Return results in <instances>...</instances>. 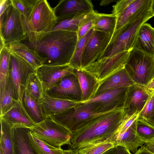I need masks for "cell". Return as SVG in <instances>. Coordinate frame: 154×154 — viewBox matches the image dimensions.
Masks as SVG:
<instances>
[{
  "label": "cell",
  "mask_w": 154,
  "mask_h": 154,
  "mask_svg": "<svg viewBox=\"0 0 154 154\" xmlns=\"http://www.w3.org/2000/svg\"><path fill=\"white\" fill-rule=\"evenodd\" d=\"M124 116L123 108L92 116L72 134L68 149L76 151L94 144L112 143Z\"/></svg>",
  "instance_id": "cell-1"
},
{
  "label": "cell",
  "mask_w": 154,
  "mask_h": 154,
  "mask_svg": "<svg viewBox=\"0 0 154 154\" xmlns=\"http://www.w3.org/2000/svg\"><path fill=\"white\" fill-rule=\"evenodd\" d=\"M27 35L25 44L45 60L43 65L69 64L78 40L77 32L61 30Z\"/></svg>",
  "instance_id": "cell-2"
},
{
  "label": "cell",
  "mask_w": 154,
  "mask_h": 154,
  "mask_svg": "<svg viewBox=\"0 0 154 154\" xmlns=\"http://www.w3.org/2000/svg\"><path fill=\"white\" fill-rule=\"evenodd\" d=\"M153 17L150 8L134 17L115 32L107 47L98 60L111 57L123 51H131L140 28Z\"/></svg>",
  "instance_id": "cell-3"
},
{
  "label": "cell",
  "mask_w": 154,
  "mask_h": 154,
  "mask_svg": "<svg viewBox=\"0 0 154 154\" xmlns=\"http://www.w3.org/2000/svg\"><path fill=\"white\" fill-rule=\"evenodd\" d=\"M26 32L25 20L12 2L0 15V40L6 46L22 42L27 40Z\"/></svg>",
  "instance_id": "cell-4"
},
{
  "label": "cell",
  "mask_w": 154,
  "mask_h": 154,
  "mask_svg": "<svg viewBox=\"0 0 154 154\" xmlns=\"http://www.w3.org/2000/svg\"><path fill=\"white\" fill-rule=\"evenodd\" d=\"M125 67L134 84L146 87L154 78V57L137 49L130 52Z\"/></svg>",
  "instance_id": "cell-5"
},
{
  "label": "cell",
  "mask_w": 154,
  "mask_h": 154,
  "mask_svg": "<svg viewBox=\"0 0 154 154\" xmlns=\"http://www.w3.org/2000/svg\"><path fill=\"white\" fill-rule=\"evenodd\" d=\"M30 131L35 137L57 148H61L65 145H68L72 134L69 131L50 116L30 128Z\"/></svg>",
  "instance_id": "cell-6"
},
{
  "label": "cell",
  "mask_w": 154,
  "mask_h": 154,
  "mask_svg": "<svg viewBox=\"0 0 154 154\" xmlns=\"http://www.w3.org/2000/svg\"><path fill=\"white\" fill-rule=\"evenodd\" d=\"M53 8L46 0H37L29 19L25 21L27 35L51 31L57 22Z\"/></svg>",
  "instance_id": "cell-7"
},
{
  "label": "cell",
  "mask_w": 154,
  "mask_h": 154,
  "mask_svg": "<svg viewBox=\"0 0 154 154\" xmlns=\"http://www.w3.org/2000/svg\"><path fill=\"white\" fill-rule=\"evenodd\" d=\"M95 107L91 102L81 103L61 113L50 116L56 122L72 133L86 120L97 114Z\"/></svg>",
  "instance_id": "cell-8"
},
{
  "label": "cell",
  "mask_w": 154,
  "mask_h": 154,
  "mask_svg": "<svg viewBox=\"0 0 154 154\" xmlns=\"http://www.w3.org/2000/svg\"><path fill=\"white\" fill-rule=\"evenodd\" d=\"M130 52L123 51L111 57L98 60L82 69L94 77L100 83L116 72L125 67Z\"/></svg>",
  "instance_id": "cell-9"
},
{
  "label": "cell",
  "mask_w": 154,
  "mask_h": 154,
  "mask_svg": "<svg viewBox=\"0 0 154 154\" xmlns=\"http://www.w3.org/2000/svg\"><path fill=\"white\" fill-rule=\"evenodd\" d=\"M35 71L36 69L28 62L11 51L9 77L14 84L18 101L22 104L28 77Z\"/></svg>",
  "instance_id": "cell-10"
},
{
  "label": "cell",
  "mask_w": 154,
  "mask_h": 154,
  "mask_svg": "<svg viewBox=\"0 0 154 154\" xmlns=\"http://www.w3.org/2000/svg\"><path fill=\"white\" fill-rule=\"evenodd\" d=\"M112 37L103 32L94 30L83 52L81 69L86 67L100 58L109 44Z\"/></svg>",
  "instance_id": "cell-11"
},
{
  "label": "cell",
  "mask_w": 154,
  "mask_h": 154,
  "mask_svg": "<svg viewBox=\"0 0 154 154\" xmlns=\"http://www.w3.org/2000/svg\"><path fill=\"white\" fill-rule=\"evenodd\" d=\"M128 87L121 88L107 91L81 103L91 102L95 106L97 113L115 109H123Z\"/></svg>",
  "instance_id": "cell-12"
},
{
  "label": "cell",
  "mask_w": 154,
  "mask_h": 154,
  "mask_svg": "<svg viewBox=\"0 0 154 154\" xmlns=\"http://www.w3.org/2000/svg\"><path fill=\"white\" fill-rule=\"evenodd\" d=\"M45 92L55 98L82 102V94L77 77L74 74L66 75Z\"/></svg>",
  "instance_id": "cell-13"
},
{
  "label": "cell",
  "mask_w": 154,
  "mask_h": 154,
  "mask_svg": "<svg viewBox=\"0 0 154 154\" xmlns=\"http://www.w3.org/2000/svg\"><path fill=\"white\" fill-rule=\"evenodd\" d=\"M152 94L144 86L134 84L129 87L123 107L124 117L139 114Z\"/></svg>",
  "instance_id": "cell-14"
},
{
  "label": "cell",
  "mask_w": 154,
  "mask_h": 154,
  "mask_svg": "<svg viewBox=\"0 0 154 154\" xmlns=\"http://www.w3.org/2000/svg\"><path fill=\"white\" fill-rule=\"evenodd\" d=\"M45 92L49 89L64 76L74 74V68L69 64L61 65H42L36 69Z\"/></svg>",
  "instance_id": "cell-15"
},
{
  "label": "cell",
  "mask_w": 154,
  "mask_h": 154,
  "mask_svg": "<svg viewBox=\"0 0 154 154\" xmlns=\"http://www.w3.org/2000/svg\"><path fill=\"white\" fill-rule=\"evenodd\" d=\"M89 0H62L53 8L57 19L90 13L94 10Z\"/></svg>",
  "instance_id": "cell-16"
},
{
  "label": "cell",
  "mask_w": 154,
  "mask_h": 154,
  "mask_svg": "<svg viewBox=\"0 0 154 154\" xmlns=\"http://www.w3.org/2000/svg\"><path fill=\"white\" fill-rule=\"evenodd\" d=\"M138 119L125 131L114 138L112 141L116 146H123L134 154L137 151L139 147L143 146L146 143L137 132Z\"/></svg>",
  "instance_id": "cell-17"
},
{
  "label": "cell",
  "mask_w": 154,
  "mask_h": 154,
  "mask_svg": "<svg viewBox=\"0 0 154 154\" xmlns=\"http://www.w3.org/2000/svg\"><path fill=\"white\" fill-rule=\"evenodd\" d=\"M134 84V82L125 67H124L102 82L95 96L111 90L128 87Z\"/></svg>",
  "instance_id": "cell-18"
},
{
  "label": "cell",
  "mask_w": 154,
  "mask_h": 154,
  "mask_svg": "<svg viewBox=\"0 0 154 154\" xmlns=\"http://www.w3.org/2000/svg\"><path fill=\"white\" fill-rule=\"evenodd\" d=\"M0 118L6 121L12 128L25 127L31 128L35 124L25 110L23 104L18 102Z\"/></svg>",
  "instance_id": "cell-19"
},
{
  "label": "cell",
  "mask_w": 154,
  "mask_h": 154,
  "mask_svg": "<svg viewBox=\"0 0 154 154\" xmlns=\"http://www.w3.org/2000/svg\"><path fill=\"white\" fill-rule=\"evenodd\" d=\"M154 57V28L145 23L140 28L133 48Z\"/></svg>",
  "instance_id": "cell-20"
},
{
  "label": "cell",
  "mask_w": 154,
  "mask_h": 154,
  "mask_svg": "<svg viewBox=\"0 0 154 154\" xmlns=\"http://www.w3.org/2000/svg\"><path fill=\"white\" fill-rule=\"evenodd\" d=\"M79 102L51 97L45 93L40 104L46 117L61 113L72 108Z\"/></svg>",
  "instance_id": "cell-21"
},
{
  "label": "cell",
  "mask_w": 154,
  "mask_h": 154,
  "mask_svg": "<svg viewBox=\"0 0 154 154\" xmlns=\"http://www.w3.org/2000/svg\"><path fill=\"white\" fill-rule=\"evenodd\" d=\"M74 73L77 77L79 82L82 94V101L87 100L95 97L100 82L82 69H74Z\"/></svg>",
  "instance_id": "cell-22"
},
{
  "label": "cell",
  "mask_w": 154,
  "mask_h": 154,
  "mask_svg": "<svg viewBox=\"0 0 154 154\" xmlns=\"http://www.w3.org/2000/svg\"><path fill=\"white\" fill-rule=\"evenodd\" d=\"M152 2V0H135L118 17L114 33L134 17L150 8Z\"/></svg>",
  "instance_id": "cell-23"
},
{
  "label": "cell",
  "mask_w": 154,
  "mask_h": 154,
  "mask_svg": "<svg viewBox=\"0 0 154 154\" xmlns=\"http://www.w3.org/2000/svg\"><path fill=\"white\" fill-rule=\"evenodd\" d=\"M10 50L22 58L36 69L43 65L45 60L35 50L22 42H17L7 46Z\"/></svg>",
  "instance_id": "cell-24"
},
{
  "label": "cell",
  "mask_w": 154,
  "mask_h": 154,
  "mask_svg": "<svg viewBox=\"0 0 154 154\" xmlns=\"http://www.w3.org/2000/svg\"><path fill=\"white\" fill-rule=\"evenodd\" d=\"M30 128H13L14 150L15 154H38L29 141Z\"/></svg>",
  "instance_id": "cell-25"
},
{
  "label": "cell",
  "mask_w": 154,
  "mask_h": 154,
  "mask_svg": "<svg viewBox=\"0 0 154 154\" xmlns=\"http://www.w3.org/2000/svg\"><path fill=\"white\" fill-rule=\"evenodd\" d=\"M0 116H1L18 102L14 84L9 77L4 89L0 94Z\"/></svg>",
  "instance_id": "cell-26"
},
{
  "label": "cell",
  "mask_w": 154,
  "mask_h": 154,
  "mask_svg": "<svg viewBox=\"0 0 154 154\" xmlns=\"http://www.w3.org/2000/svg\"><path fill=\"white\" fill-rule=\"evenodd\" d=\"M117 18L112 14L98 13L94 20L93 28L112 36L115 31Z\"/></svg>",
  "instance_id": "cell-27"
},
{
  "label": "cell",
  "mask_w": 154,
  "mask_h": 154,
  "mask_svg": "<svg viewBox=\"0 0 154 154\" xmlns=\"http://www.w3.org/2000/svg\"><path fill=\"white\" fill-rule=\"evenodd\" d=\"M22 103L25 110L35 124L42 122L46 118L40 105L25 91L23 97Z\"/></svg>",
  "instance_id": "cell-28"
},
{
  "label": "cell",
  "mask_w": 154,
  "mask_h": 154,
  "mask_svg": "<svg viewBox=\"0 0 154 154\" xmlns=\"http://www.w3.org/2000/svg\"><path fill=\"white\" fill-rule=\"evenodd\" d=\"M1 125L0 148L4 154H15L13 128L5 120L0 118Z\"/></svg>",
  "instance_id": "cell-29"
},
{
  "label": "cell",
  "mask_w": 154,
  "mask_h": 154,
  "mask_svg": "<svg viewBox=\"0 0 154 154\" xmlns=\"http://www.w3.org/2000/svg\"><path fill=\"white\" fill-rule=\"evenodd\" d=\"M25 91L37 103H41L45 92L35 72L28 76Z\"/></svg>",
  "instance_id": "cell-30"
},
{
  "label": "cell",
  "mask_w": 154,
  "mask_h": 154,
  "mask_svg": "<svg viewBox=\"0 0 154 154\" xmlns=\"http://www.w3.org/2000/svg\"><path fill=\"white\" fill-rule=\"evenodd\" d=\"M11 51L7 46H4L0 52V94L4 91L9 75Z\"/></svg>",
  "instance_id": "cell-31"
},
{
  "label": "cell",
  "mask_w": 154,
  "mask_h": 154,
  "mask_svg": "<svg viewBox=\"0 0 154 154\" xmlns=\"http://www.w3.org/2000/svg\"><path fill=\"white\" fill-rule=\"evenodd\" d=\"M89 13L57 19L51 31L61 30L77 32L81 22Z\"/></svg>",
  "instance_id": "cell-32"
},
{
  "label": "cell",
  "mask_w": 154,
  "mask_h": 154,
  "mask_svg": "<svg viewBox=\"0 0 154 154\" xmlns=\"http://www.w3.org/2000/svg\"><path fill=\"white\" fill-rule=\"evenodd\" d=\"M94 31V29H91L85 35L78 40L73 54L69 64L74 69L81 68L83 52L86 45Z\"/></svg>",
  "instance_id": "cell-33"
},
{
  "label": "cell",
  "mask_w": 154,
  "mask_h": 154,
  "mask_svg": "<svg viewBox=\"0 0 154 154\" xmlns=\"http://www.w3.org/2000/svg\"><path fill=\"white\" fill-rule=\"evenodd\" d=\"M29 141L38 154H63V149L54 147L35 137L30 131Z\"/></svg>",
  "instance_id": "cell-34"
},
{
  "label": "cell",
  "mask_w": 154,
  "mask_h": 154,
  "mask_svg": "<svg viewBox=\"0 0 154 154\" xmlns=\"http://www.w3.org/2000/svg\"><path fill=\"white\" fill-rule=\"evenodd\" d=\"M37 0H12V2L25 21L29 17Z\"/></svg>",
  "instance_id": "cell-35"
},
{
  "label": "cell",
  "mask_w": 154,
  "mask_h": 154,
  "mask_svg": "<svg viewBox=\"0 0 154 154\" xmlns=\"http://www.w3.org/2000/svg\"><path fill=\"white\" fill-rule=\"evenodd\" d=\"M98 13L97 12L93 10L89 13L82 21L77 32L78 40L83 37L93 28L94 22Z\"/></svg>",
  "instance_id": "cell-36"
},
{
  "label": "cell",
  "mask_w": 154,
  "mask_h": 154,
  "mask_svg": "<svg viewBox=\"0 0 154 154\" xmlns=\"http://www.w3.org/2000/svg\"><path fill=\"white\" fill-rule=\"evenodd\" d=\"M137 131L139 136L145 142L154 138V127L139 117Z\"/></svg>",
  "instance_id": "cell-37"
},
{
  "label": "cell",
  "mask_w": 154,
  "mask_h": 154,
  "mask_svg": "<svg viewBox=\"0 0 154 154\" xmlns=\"http://www.w3.org/2000/svg\"><path fill=\"white\" fill-rule=\"evenodd\" d=\"M115 146L112 143H104L93 145L76 151L79 154H102Z\"/></svg>",
  "instance_id": "cell-38"
},
{
  "label": "cell",
  "mask_w": 154,
  "mask_h": 154,
  "mask_svg": "<svg viewBox=\"0 0 154 154\" xmlns=\"http://www.w3.org/2000/svg\"><path fill=\"white\" fill-rule=\"evenodd\" d=\"M154 114V93H152L139 113V118L144 119H148L151 118Z\"/></svg>",
  "instance_id": "cell-39"
},
{
  "label": "cell",
  "mask_w": 154,
  "mask_h": 154,
  "mask_svg": "<svg viewBox=\"0 0 154 154\" xmlns=\"http://www.w3.org/2000/svg\"><path fill=\"white\" fill-rule=\"evenodd\" d=\"M139 116V114L136 113L128 117H124L118 129L113 136L112 143L114 138L125 131L132 125Z\"/></svg>",
  "instance_id": "cell-40"
},
{
  "label": "cell",
  "mask_w": 154,
  "mask_h": 154,
  "mask_svg": "<svg viewBox=\"0 0 154 154\" xmlns=\"http://www.w3.org/2000/svg\"><path fill=\"white\" fill-rule=\"evenodd\" d=\"M135 0H120L112 6V14L119 17Z\"/></svg>",
  "instance_id": "cell-41"
},
{
  "label": "cell",
  "mask_w": 154,
  "mask_h": 154,
  "mask_svg": "<svg viewBox=\"0 0 154 154\" xmlns=\"http://www.w3.org/2000/svg\"><path fill=\"white\" fill-rule=\"evenodd\" d=\"M102 154H132L125 147L121 146H116L107 150Z\"/></svg>",
  "instance_id": "cell-42"
},
{
  "label": "cell",
  "mask_w": 154,
  "mask_h": 154,
  "mask_svg": "<svg viewBox=\"0 0 154 154\" xmlns=\"http://www.w3.org/2000/svg\"><path fill=\"white\" fill-rule=\"evenodd\" d=\"M12 3V0H0V15L4 12Z\"/></svg>",
  "instance_id": "cell-43"
},
{
  "label": "cell",
  "mask_w": 154,
  "mask_h": 154,
  "mask_svg": "<svg viewBox=\"0 0 154 154\" xmlns=\"http://www.w3.org/2000/svg\"><path fill=\"white\" fill-rule=\"evenodd\" d=\"M145 146L149 151L154 154V138L146 141Z\"/></svg>",
  "instance_id": "cell-44"
},
{
  "label": "cell",
  "mask_w": 154,
  "mask_h": 154,
  "mask_svg": "<svg viewBox=\"0 0 154 154\" xmlns=\"http://www.w3.org/2000/svg\"><path fill=\"white\" fill-rule=\"evenodd\" d=\"M134 154H152L149 151L145 145L141 147Z\"/></svg>",
  "instance_id": "cell-45"
},
{
  "label": "cell",
  "mask_w": 154,
  "mask_h": 154,
  "mask_svg": "<svg viewBox=\"0 0 154 154\" xmlns=\"http://www.w3.org/2000/svg\"><path fill=\"white\" fill-rule=\"evenodd\" d=\"M146 87L152 93L154 92V78L148 83Z\"/></svg>",
  "instance_id": "cell-46"
},
{
  "label": "cell",
  "mask_w": 154,
  "mask_h": 154,
  "mask_svg": "<svg viewBox=\"0 0 154 154\" xmlns=\"http://www.w3.org/2000/svg\"><path fill=\"white\" fill-rule=\"evenodd\" d=\"M116 0H102L100 3V5L101 6H106L108 5L112 2H115Z\"/></svg>",
  "instance_id": "cell-47"
},
{
  "label": "cell",
  "mask_w": 154,
  "mask_h": 154,
  "mask_svg": "<svg viewBox=\"0 0 154 154\" xmlns=\"http://www.w3.org/2000/svg\"><path fill=\"white\" fill-rule=\"evenodd\" d=\"M63 154H79L76 151L68 149L63 150Z\"/></svg>",
  "instance_id": "cell-48"
},
{
  "label": "cell",
  "mask_w": 154,
  "mask_h": 154,
  "mask_svg": "<svg viewBox=\"0 0 154 154\" xmlns=\"http://www.w3.org/2000/svg\"><path fill=\"white\" fill-rule=\"evenodd\" d=\"M144 120L150 125L154 127V114L152 117L150 119H148Z\"/></svg>",
  "instance_id": "cell-49"
},
{
  "label": "cell",
  "mask_w": 154,
  "mask_h": 154,
  "mask_svg": "<svg viewBox=\"0 0 154 154\" xmlns=\"http://www.w3.org/2000/svg\"><path fill=\"white\" fill-rule=\"evenodd\" d=\"M151 13L154 16V0H152L151 6Z\"/></svg>",
  "instance_id": "cell-50"
},
{
  "label": "cell",
  "mask_w": 154,
  "mask_h": 154,
  "mask_svg": "<svg viewBox=\"0 0 154 154\" xmlns=\"http://www.w3.org/2000/svg\"><path fill=\"white\" fill-rule=\"evenodd\" d=\"M0 154H4L2 149L0 148Z\"/></svg>",
  "instance_id": "cell-51"
},
{
  "label": "cell",
  "mask_w": 154,
  "mask_h": 154,
  "mask_svg": "<svg viewBox=\"0 0 154 154\" xmlns=\"http://www.w3.org/2000/svg\"><path fill=\"white\" fill-rule=\"evenodd\" d=\"M153 93H154V92Z\"/></svg>",
  "instance_id": "cell-52"
}]
</instances>
